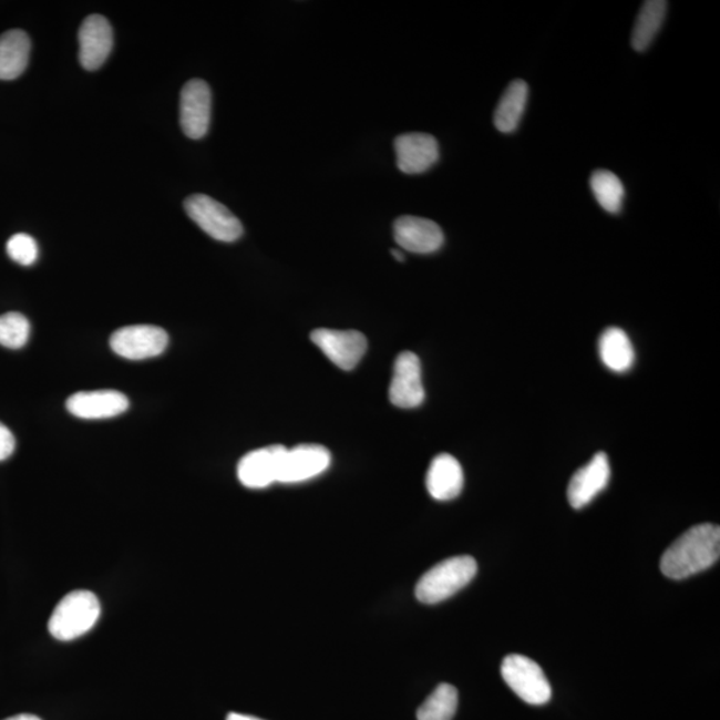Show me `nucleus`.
I'll return each instance as SVG.
<instances>
[{"label": "nucleus", "mask_w": 720, "mask_h": 720, "mask_svg": "<svg viewBox=\"0 0 720 720\" xmlns=\"http://www.w3.org/2000/svg\"><path fill=\"white\" fill-rule=\"evenodd\" d=\"M610 462L605 453L595 454L586 466L576 471L569 481L567 497L575 510L590 504L610 482Z\"/></svg>", "instance_id": "11"}, {"label": "nucleus", "mask_w": 720, "mask_h": 720, "mask_svg": "<svg viewBox=\"0 0 720 720\" xmlns=\"http://www.w3.org/2000/svg\"><path fill=\"white\" fill-rule=\"evenodd\" d=\"M31 41L22 30L0 35V81H14L28 68Z\"/></svg>", "instance_id": "18"}, {"label": "nucleus", "mask_w": 720, "mask_h": 720, "mask_svg": "<svg viewBox=\"0 0 720 720\" xmlns=\"http://www.w3.org/2000/svg\"><path fill=\"white\" fill-rule=\"evenodd\" d=\"M464 475L461 463L453 455L441 454L432 460L425 487L435 501L448 502L460 496L463 490Z\"/></svg>", "instance_id": "17"}, {"label": "nucleus", "mask_w": 720, "mask_h": 720, "mask_svg": "<svg viewBox=\"0 0 720 720\" xmlns=\"http://www.w3.org/2000/svg\"><path fill=\"white\" fill-rule=\"evenodd\" d=\"M4 720H42V719L35 716H31V713H21V716L11 717Z\"/></svg>", "instance_id": "28"}, {"label": "nucleus", "mask_w": 720, "mask_h": 720, "mask_svg": "<svg viewBox=\"0 0 720 720\" xmlns=\"http://www.w3.org/2000/svg\"><path fill=\"white\" fill-rule=\"evenodd\" d=\"M311 340L337 368L344 371L356 369L368 350V339L353 330L318 329L311 332Z\"/></svg>", "instance_id": "7"}, {"label": "nucleus", "mask_w": 720, "mask_h": 720, "mask_svg": "<svg viewBox=\"0 0 720 720\" xmlns=\"http://www.w3.org/2000/svg\"><path fill=\"white\" fill-rule=\"evenodd\" d=\"M394 238L402 250L414 254L436 253L444 244V234L435 222L411 215L395 220Z\"/></svg>", "instance_id": "14"}, {"label": "nucleus", "mask_w": 720, "mask_h": 720, "mask_svg": "<svg viewBox=\"0 0 720 720\" xmlns=\"http://www.w3.org/2000/svg\"><path fill=\"white\" fill-rule=\"evenodd\" d=\"M29 319L19 312H8L0 317V346L8 349H22L30 338Z\"/></svg>", "instance_id": "24"}, {"label": "nucleus", "mask_w": 720, "mask_h": 720, "mask_svg": "<svg viewBox=\"0 0 720 720\" xmlns=\"http://www.w3.org/2000/svg\"><path fill=\"white\" fill-rule=\"evenodd\" d=\"M185 209L189 218L215 240L233 244L244 235V226L237 216L212 196L189 195L185 200Z\"/></svg>", "instance_id": "4"}, {"label": "nucleus", "mask_w": 720, "mask_h": 720, "mask_svg": "<svg viewBox=\"0 0 720 720\" xmlns=\"http://www.w3.org/2000/svg\"><path fill=\"white\" fill-rule=\"evenodd\" d=\"M111 349L124 359L143 360L162 356L168 346L167 332L158 326L122 327L110 339Z\"/></svg>", "instance_id": "6"}, {"label": "nucleus", "mask_w": 720, "mask_h": 720, "mask_svg": "<svg viewBox=\"0 0 720 720\" xmlns=\"http://www.w3.org/2000/svg\"><path fill=\"white\" fill-rule=\"evenodd\" d=\"M667 8H669V3L665 0H648L641 6L631 37L635 51L647 50L656 39L665 22Z\"/></svg>", "instance_id": "21"}, {"label": "nucleus", "mask_w": 720, "mask_h": 720, "mask_svg": "<svg viewBox=\"0 0 720 720\" xmlns=\"http://www.w3.org/2000/svg\"><path fill=\"white\" fill-rule=\"evenodd\" d=\"M101 604L94 593L88 590L72 592L59 601L49 621L52 637L59 640H72L82 637L100 619Z\"/></svg>", "instance_id": "3"}, {"label": "nucleus", "mask_w": 720, "mask_h": 720, "mask_svg": "<svg viewBox=\"0 0 720 720\" xmlns=\"http://www.w3.org/2000/svg\"><path fill=\"white\" fill-rule=\"evenodd\" d=\"M331 464L330 451L320 444H300L286 449L281 457L278 482L292 484L312 480L323 474Z\"/></svg>", "instance_id": "9"}, {"label": "nucleus", "mask_w": 720, "mask_h": 720, "mask_svg": "<svg viewBox=\"0 0 720 720\" xmlns=\"http://www.w3.org/2000/svg\"><path fill=\"white\" fill-rule=\"evenodd\" d=\"M720 528L703 523L687 529L666 549L660 559V572L667 578L682 580L704 572L719 560Z\"/></svg>", "instance_id": "1"}, {"label": "nucleus", "mask_w": 720, "mask_h": 720, "mask_svg": "<svg viewBox=\"0 0 720 720\" xmlns=\"http://www.w3.org/2000/svg\"><path fill=\"white\" fill-rule=\"evenodd\" d=\"M457 710V690L442 683L419 707L418 720H453Z\"/></svg>", "instance_id": "22"}, {"label": "nucleus", "mask_w": 720, "mask_h": 720, "mask_svg": "<svg viewBox=\"0 0 720 720\" xmlns=\"http://www.w3.org/2000/svg\"><path fill=\"white\" fill-rule=\"evenodd\" d=\"M80 62L88 71H94L107 61L114 45L113 28L106 18L90 16L80 29Z\"/></svg>", "instance_id": "13"}, {"label": "nucleus", "mask_w": 720, "mask_h": 720, "mask_svg": "<svg viewBox=\"0 0 720 720\" xmlns=\"http://www.w3.org/2000/svg\"><path fill=\"white\" fill-rule=\"evenodd\" d=\"M501 672L504 682L526 703L542 706L552 699V686L534 660L514 654L504 658Z\"/></svg>", "instance_id": "5"}, {"label": "nucleus", "mask_w": 720, "mask_h": 720, "mask_svg": "<svg viewBox=\"0 0 720 720\" xmlns=\"http://www.w3.org/2000/svg\"><path fill=\"white\" fill-rule=\"evenodd\" d=\"M130 405L128 398L115 390L81 391L68 399L70 414L81 418L109 419L123 414Z\"/></svg>", "instance_id": "16"}, {"label": "nucleus", "mask_w": 720, "mask_h": 720, "mask_svg": "<svg viewBox=\"0 0 720 720\" xmlns=\"http://www.w3.org/2000/svg\"><path fill=\"white\" fill-rule=\"evenodd\" d=\"M9 257L22 266L34 265L39 257V248L34 238L29 234H16L6 246Z\"/></svg>", "instance_id": "25"}, {"label": "nucleus", "mask_w": 720, "mask_h": 720, "mask_svg": "<svg viewBox=\"0 0 720 720\" xmlns=\"http://www.w3.org/2000/svg\"><path fill=\"white\" fill-rule=\"evenodd\" d=\"M422 366L416 353L404 351L394 363L390 401L399 409H415L424 402Z\"/></svg>", "instance_id": "10"}, {"label": "nucleus", "mask_w": 720, "mask_h": 720, "mask_svg": "<svg viewBox=\"0 0 720 720\" xmlns=\"http://www.w3.org/2000/svg\"><path fill=\"white\" fill-rule=\"evenodd\" d=\"M16 446L14 435L3 423H0V462L9 460L14 454Z\"/></svg>", "instance_id": "26"}, {"label": "nucleus", "mask_w": 720, "mask_h": 720, "mask_svg": "<svg viewBox=\"0 0 720 720\" xmlns=\"http://www.w3.org/2000/svg\"><path fill=\"white\" fill-rule=\"evenodd\" d=\"M599 357L608 370L626 372L632 368L635 351L630 338L618 327H608L598 343Z\"/></svg>", "instance_id": "20"}, {"label": "nucleus", "mask_w": 720, "mask_h": 720, "mask_svg": "<svg viewBox=\"0 0 720 720\" xmlns=\"http://www.w3.org/2000/svg\"><path fill=\"white\" fill-rule=\"evenodd\" d=\"M592 189L595 199L607 213L618 214L625 198L624 183L611 172L598 169L592 176Z\"/></svg>", "instance_id": "23"}, {"label": "nucleus", "mask_w": 720, "mask_h": 720, "mask_svg": "<svg viewBox=\"0 0 720 720\" xmlns=\"http://www.w3.org/2000/svg\"><path fill=\"white\" fill-rule=\"evenodd\" d=\"M286 448L272 444L251 451L238 464V477L247 488H266L278 482L281 457Z\"/></svg>", "instance_id": "15"}, {"label": "nucleus", "mask_w": 720, "mask_h": 720, "mask_svg": "<svg viewBox=\"0 0 720 720\" xmlns=\"http://www.w3.org/2000/svg\"><path fill=\"white\" fill-rule=\"evenodd\" d=\"M394 147L398 168L404 174H423L440 161V144L430 134H403L397 137Z\"/></svg>", "instance_id": "12"}, {"label": "nucleus", "mask_w": 720, "mask_h": 720, "mask_svg": "<svg viewBox=\"0 0 720 720\" xmlns=\"http://www.w3.org/2000/svg\"><path fill=\"white\" fill-rule=\"evenodd\" d=\"M476 572V560L469 555L438 563L419 579L416 598L424 605L441 604L466 587L475 578Z\"/></svg>", "instance_id": "2"}, {"label": "nucleus", "mask_w": 720, "mask_h": 720, "mask_svg": "<svg viewBox=\"0 0 720 720\" xmlns=\"http://www.w3.org/2000/svg\"><path fill=\"white\" fill-rule=\"evenodd\" d=\"M213 96L202 80L188 81L181 93V126L189 140L206 136L212 122Z\"/></svg>", "instance_id": "8"}, {"label": "nucleus", "mask_w": 720, "mask_h": 720, "mask_svg": "<svg viewBox=\"0 0 720 720\" xmlns=\"http://www.w3.org/2000/svg\"><path fill=\"white\" fill-rule=\"evenodd\" d=\"M227 720H264V719L245 716V713L232 712L228 713Z\"/></svg>", "instance_id": "27"}, {"label": "nucleus", "mask_w": 720, "mask_h": 720, "mask_svg": "<svg viewBox=\"0 0 720 720\" xmlns=\"http://www.w3.org/2000/svg\"><path fill=\"white\" fill-rule=\"evenodd\" d=\"M391 254L394 255V257L397 258V260H399V261H403V260H404V255H403V253L398 251V250H392Z\"/></svg>", "instance_id": "29"}, {"label": "nucleus", "mask_w": 720, "mask_h": 720, "mask_svg": "<svg viewBox=\"0 0 720 720\" xmlns=\"http://www.w3.org/2000/svg\"><path fill=\"white\" fill-rule=\"evenodd\" d=\"M528 100V86L525 81L516 80L504 90L494 114V124L503 134H512L518 128L525 114Z\"/></svg>", "instance_id": "19"}]
</instances>
